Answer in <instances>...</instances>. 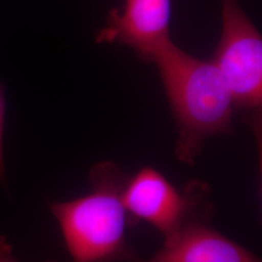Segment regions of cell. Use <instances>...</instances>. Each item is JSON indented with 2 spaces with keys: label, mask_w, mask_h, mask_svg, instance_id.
Returning <instances> with one entry per match:
<instances>
[{
  "label": "cell",
  "mask_w": 262,
  "mask_h": 262,
  "mask_svg": "<svg viewBox=\"0 0 262 262\" xmlns=\"http://www.w3.org/2000/svg\"><path fill=\"white\" fill-rule=\"evenodd\" d=\"M171 0H123L122 8L110 12L96 41L128 46L150 59L158 48L171 39Z\"/></svg>",
  "instance_id": "6"
},
{
  "label": "cell",
  "mask_w": 262,
  "mask_h": 262,
  "mask_svg": "<svg viewBox=\"0 0 262 262\" xmlns=\"http://www.w3.org/2000/svg\"><path fill=\"white\" fill-rule=\"evenodd\" d=\"M214 212L210 191L197 202L178 231L164 240L158 253L140 262H261L255 253L215 229Z\"/></svg>",
  "instance_id": "5"
},
{
  "label": "cell",
  "mask_w": 262,
  "mask_h": 262,
  "mask_svg": "<svg viewBox=\"0 0 262 262\" xmlns=\"http://www.w3.org/2000/svg\"><path fill=\"white\" fill-rule=\"evenodd\" d=\"M222 34L212 60L227 84L235 107L262 102V39L238 0H221Z\"/></svg>",
  "instance_id": "3"
},
{
  "label": "cell",
  "mask_w": 262,
  "mask_h": 262,
  "mask_svg": "<svg viewBox=\"0 0 262 262\" xmlns=\"http://www.w3.org/2000/svg\"><path fill=\"white\" fill-rule=\"evenodd\" d=\"M150 60L158 67L178 126L175 155L193 164L209 138L233 132L231 93L212 60L190 56L171 39Z\"/></svg>",
  "instance_id": "1"
},
{
  "label": "cell",
  "mask_w": 262,
  "mask_h": 262,
  "mask_svg": "<svg viewBox=\"0 0 262 262\" xmlns=\"http://www.w3.org/2000/svg\"><path fill=\"white\" fill-rule=\"evenodd\" d=\"M126 179L115 163L99 162L90 171L88 194L50 204L72 261L142 260L126 238L136 223L122 198Z\"/></svg>",
  "instance_id": "2"
},
{
  "label": "cell",
  "mask_w": 262,
  "mask_h": 262,
  "mask_svg": "<svg viewBox=\"0 0 262 262\" xmlns=\"http://www.w3.org/2000/svg\"><path fill=\"white\" fill-rule=\"evenodd\" d=\"M211 191L201 181H192L180 190L152 167H143L127 177L122 198L135 222L156 227L164 240L175 234L200 198Z\"/></svg>",
  "instance_id": "4"
},
{
  "label": "cell",
  "mask_w": 262,
  "mask_h": 262,
  "mask_svg": "<svg viewBox=\"0 0 262 262\" xmlns=\"http://www.w3.org/2000/svg\"><path fill=\"white\" fill-rule=\"evenodd\" d=\"M0 262H19L14 257L12 246L4 236H0Z\"/></svg>",
  "instance_id": "8"
},
{
  "label": "cell",
  "mask_w": 262,
  "mask_h": 262,
  "mask_svg": "<svg viewBox=\"0 0 262 262\" xmlns=\"http://www.w3.org/2000/svg\"><path fill=\"white\" fill-rule=\"evenodd\" d=\"M4 117H5V97H4V89L0 84V183L3 187H7V179L5 173L4 159H3V148H2V139H3V127H4Z\"/></svg>",
  "instance_id": "7"
}]
</instances>
